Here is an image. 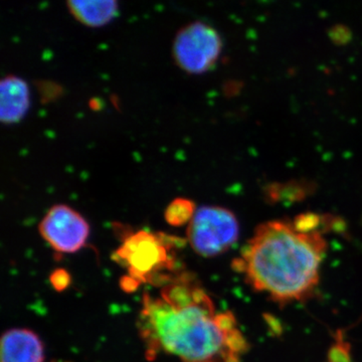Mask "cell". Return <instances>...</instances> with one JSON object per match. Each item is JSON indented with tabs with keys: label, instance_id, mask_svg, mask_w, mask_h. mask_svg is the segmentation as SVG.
I'll return each instance as SVG.
<instances>
[{
	"label": "cell",
	"instance_id": "1",
	"mask_svg": "<svg viewBox=\"0 0 362 362\" xmlns=\"http://www.w3.org/2000/svg\"><path fill=\"white\" fill-rule=\"evenodd\" d=\"M320 226L313 214L262 223L233 259V270L254 291L275 303L307 301L320 283L328 249Z\"/></svg>",
	"mask_w": 362,
	"mask_h": 362
},
{
	"label": "cell",
	"instance_id": "2",
	"mask_svg": "<svg viewBox=\"0 0 362 362\" xmlns=\"http://www.w3.org/2000/svg\"><path fill=\"white\" fill-rule=\"evenodd\" d=\"M139 329L149 359L163 350L182 362H243L250 349L235 314L216 312L213 300L202 288L182 307L146 295Z\"/></svg>",
	"mask_w": 362,
	"mask_h": 362
},
{
	"label": "cell",
	"instance_id": "3",
	"mask_svg": "<svg viewBox=\"0 0 362 362\" xmlns=\"http://www.w3.org/2000/svg\"><path fill=\"white\" fill-rule=\"evenodd\" d=\"M183 244L185 240L165 233L138 230L126 235L114 259L127 267L129 276L140 283L166 286L177 276L171 277L164 271L175 270V250Z\"/></svg>",
	"mask_w": 362,
	"mask_h": 362
},
{
	"label": "cell",
	"instance_id": "4",
	"mask_svg": "<svg viewBox=\"0 0 362 362\" xmlns=\"http://www.w3.org/2000/svg\"><path fill=\"white\" fill-rule=\"evenodd\" d=\"M240 225L230 209L218 206L199 207L187 226V242L197 255L214 258L238 242Z\"/></svg>",
	"mask_w": 362,
	"mask_h": 362
},
{
	"label": "cell",
	"instance_id": "5",
	"mask_svg": "<svg viewBox=\"0 0 362 362\" xmlns=\"http://www.w3.org/2000/svg\"><path fill=\"white\" fill-rule=\"evenodd\" d=\"M223 49V40L213 26L195 21L176 33L173 56L176 66L190 75L213 70Z\"/></svg>",
	"mask_w": 362,
	"mask_h": 362
},
{
	"label": "cell",
	"instance_id": "6",
	"mask_svg": "<svg viewBox=\"0 0 362 362\" xmlns=\"http://www.w3.org/2000/svg\"><path fill=\"white\" fill-rule=\"evenodd\" d=\"M39 230L42 239L58 252L80 251L90 235V226L84 216L66 204H54L45 214Z\"/></svg>",
	"mask_w": 362,
	"mask_h": 362
},
{
	"label": "cell",
	"instance_id": "7",
	"mask_svg": "<svg viewBox=\"0 0 362 362\" xmlns=\"http://www.w3.org/2000/svg\"><path fill=\"white\" fill-rule=\"evenodd\" d=\"M42 340L32 330L11 329L1 337L0 362H44Z\"/></svg>",
	"mask_w": 362,
	"mask_h": 362
},
{
	"label": "cell",
	"instance_id": "8",
	"mask_svg": "<svg viewBox=\"0 0 362 362\" xmlns=\"http://www.w3.org/2000/svg\"><path fill=\"white\" fill-rule=\"evenodd\" d=\"M30 107L28 83L18 76L9 75L0 83V121L6 125L20 123Z\"/></svg>",
	"mask_w": 362,
	"mask_h": 362
},
{
	"label": "cell",
	"instance_id": "9",
	"mask_svg": "<svg viewBox=\"0 0 362 362\" xmlns=\"http://www.w3.org/2000/svg\"><path fill=\"white\" fill-rule=\"evenodd\" d=\"M71 16L86 26L101 28L118 16V0H66Z\"/></svg>",
	"mask_w": 362,
	"mask_h": 362
},
{
	"label": "cell",
	"instance_id": "10",
	"mask_svg": "<svg viewBox=\"0 0 362 362\" xmlns=\"http://www.w3.org/2000/svg\"><path fill=\"white\" fill-rule=\"evenodd\" d=\"M197 207L192 199L185 197H177L166 206L164 218L169 226L180 228L189 225L194 218Z\"/></svg>",
	"mask_w": 362,
	"mask_h": 362
},
{
	"label": "cell",
	"instance_id": "11",
	"mask_svg": "<svg viewBox=\"0 0 362 362\" xmlns=\"http://www.w3.org/2000/svg\"><path fill=\"white\" fill-rule=\"evenodd\" d=\"M49 280H51L52 287L59 292L64 291L71 284L70 274L64 269H58V270L52 272Z\"/></svg>",
	"mask_w": 362,
	"mask_h": 362
},
{
	"label": "cell",
	"instance_id": "12",
	"mask_svg": "<svg viewBox=\"0 0 362 362\" xmlns=\"http://www.w3.org/2000/svg\"><path fill=\"white\" fill-rule=\"evenodd\" d=\"M139 281L131 277V276L124 277L122 280H121V286H122L124 291L127 292H132L133 290H135L136 288L138 287V285H139Z\"/></svg>",
	"mask_w": 362,
	"mask_h": 362
}]
</instances>
